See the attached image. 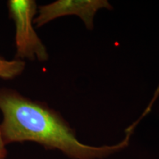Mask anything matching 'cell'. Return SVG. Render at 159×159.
<instances>
[{
  "mask_svg": "<svg viewBox=\"0 0 159 159\" xmlns=\"http://www.w3.org/2000/svg\"><path fill=\"white\" fill-rule=\"evenodd\" d=\"M0 111L3 116L0 129L6 145L35 142L71 159H102L116 153L128 146L135 130L131 126L127 128L125 138L116 144H83L57 111L9 88H0Z\"/></svg>",
  "mask_w": 159,
  "mask_h": 159,
  "instance_id": "cell-1",
  "label": "cell"
},
{
  "mask_svg": "<svg viewBox=\"0 0 159 159\" xmlns=\"http://www.w3.org/2000/svg\"><path fill=\"white\" fill-rule=\"evenodd\" d=\"M7 5L9 16L15 25V59L37 60L39 62L48 61L47 49L33 27L38 12L36 2L9 0Z\"/></svg>",
  "mask_w": 159,
  "mask_h": 159,
  "instance_id": "cell-2",
  "label": "cell"
},
{
  "mask_svg": "<svg viewBox=\"0 0 159 159\" xmlns=\"http://www.w3.org/2000/svg\"><path fill=\"white\" fill-rule=\"evenodd\" d=\"M102 8L113 7L106 0H57L39 7L33 23L41 27L57 18L75 15L83 20L87 28L92 30L94 16Z\"/></svg>",
  "mask_w": 159,
  "mask_h": 159,
  "instance_id": "cell-3",
  "label": "cell"
},
{
  "mask_svg": "<svg viewBox=\"0 0 159 159\" xmlns=\"http://www.w3.org/2000/svg\"><path fill=\"white\" fill-rule=\"evenodd\" d=\"M26 63L18 59L7 60L0 54V78L13 80L21 75L25 71Z\"/></svg>",
  "mask_w": 159,
  "mask_h": 159,
  "instance_id": "cell-4",
  "label": "cell"
},
{
  "mask_svg": "<svg viewBox=\"0 0 159 159\" xmlns=\"http://www.w3.org/2000/svg\"><path fill=\"white\" fill-rule=\"evenodd\" d=\"M158 97H159V84H158V87H157V89H156V91H155L154 95H153V97H152V99H151V100H150V103H149V104H148V107H147L146 109H145L144 112L143 113L142 115V116H141L140 118H139V119H138V121H136V122L137 123V124H139V122H140L141 119L144 118V117L145 116H146V115H148V114H149V113L150 112L151 109H152V106H153L155 102H156V99H158Z\"/></svg>",
  "mask_w": 159,
  "mask_h": 159,
  "instance_id": "cell-5",
  "label": "cell"
},
{
  "mask_svg": "<svg viewBox=\"0 0 159 159\" xmlns=\"http://www.w3.org/2000/svg\"><path fill=\"white\" fill-rule=\"evenodd\" d=\"M6 146L7 145L4 141L1 129H0V159H7V150Z\"/></svg>",
  "mask_w": 159,
  "mask_h": 159,
  "instance_id": "cell-6",
  "label": "cell"
}]
</instances>
